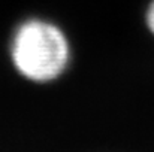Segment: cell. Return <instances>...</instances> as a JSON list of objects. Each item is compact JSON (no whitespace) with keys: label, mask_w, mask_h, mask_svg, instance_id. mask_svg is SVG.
Returning a JSON list of instances; mask_svg holds the SVG:
<instances>
[{"label":"cell","mask_w":154,"mask_h":152,"mask_svg":"<svg viewBox=\"0 0 154 152\" xmlns=\"http://www.w3.org/2000/svg\"><path fill=\"white\" fill-rule=\"evenodd\" d=\"M147 25H148L150 31L154 34V0L150 3L148 10H147Z\"/></svg>","instance_id":"2"},{"label":"cell","mask_w":154,"mask_h":152,"mask_svg":"<svg viewBox=\"0 0 154 152\" xmlns=\"http://www.w3.org/2000/svg\"><path fill=\"white\" fill-rule=\"evenodd\" d=\"M11 57L17 72L26 79L50 82L67 67L70 48L57 25L44 19H29L14 34Z\"/></svg>","instance_id":"1"}]
</instances>
